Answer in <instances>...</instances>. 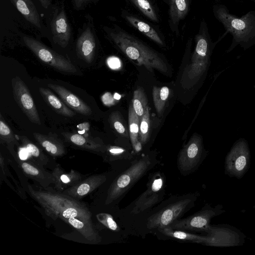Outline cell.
Listing matches in <instances>:
<instances>
[{
	"label": "cell",
	"mask_w": 255,
	"mask_h": 255,
	"mask_svg": "<svg viewBox=\"0 0 255 255\" xmlns=\"http://www.w3.org/2000/svg\"><path fill=\"white\" fill-rule=\"evenodd\" d=\"M164 183L160 173H156L149 180L147 189L135 201L131 213L143 212L157 203L161 199Z\"/></svg>",
	"instance_id": "13"
},
{
	"label": "cell",
	"mask_w": 255,
	"mask_h": 255,
	"mask_svg": "<svg viewBox=\"0 0 255 255\" xmlns=\"http://www.w3.org/2000/svg\"><path fill=\"white\" fill-rule=\"evenodd\" d=\"M107 63L110 68L114 70H118L121 68L122 63L119 58L116 57H111L107 60Z\"/></svg>",
	"instance_id": "39"
},
{
	"label": "cell",
	"mask_w": 255,
	"mask_h": 255,
	"mask_svg": "<svg viewBox=\"0 0 255 255\" xmlns=\"http://www.w3.org/2000/svg\"><path fill=\"white\" fill-rule=\"evenodd\" d=\"M25 46L42 62L55 69L68 74H75L77 69L69 59L57 53L43 43L27 36H23Z\"/></svg>",
	"instance_id": "8"
},
{
	"label": "cell",
	"mask_w": 255,
	"mask_h": 255,
	"mask_svg": "<svg viewBox=\"0 0 255 255\" xmlns=\"http://www.w3.org/2000/svg\"><path fill=\"white\" fill-rule=\"evenodd\" d=\"M145 16L152 21L158 22V17L149 0H128Z\"/></svg>",
	"instance_id": "33"
},
{
	"label": "cell",
	"mask_w": 255,
	"mask_h": 255,
	"mask_svg": "<svg viewBox=\"0 0 255 255\" xmlns=\"http://www.w3.org/2000/svg\"><path fill=\"white\" fill-rule=\"evenodd\" d=\"M12 157L24 175L36 181L42 188H47L50 184L55 183V178L52 173L30 160H23L19 158L14 149L9 151Z\"/></svg>",
	"instance_id": "14"
},
{
	"label": "cell",
	"mask_w": 255,
	"mask_h": 255,
	"mask_svg": "<svg viewBox=\"0 0 255 255\" xmlns=\"http://www.w3.org/2000/svg\"><path fill=\"white\" fill-rule=\"evenodd\" d=\"M150 115L149 110L147 106L145 112L140 120L139 124V139L142 144H145L149 139L150 135Z\"/></svg>",
	"instance_id": "35"
},
{
	"label": "cell",
	"mask_w": 255,
	"mask_h": 255,
	"mask_svg": "<svg viewBox=\"0 0 255 255\" xmlns=\"http://www.w3.org/2000/svg\"><path fill=\"white\" fill-rule=\"evenodd\" d=\"M47 86L54 91L66 105L76 112L84 116H90L92 113L88 105L65 87L52 83L48 84Z\"/></svg>",
	"instance_id": "18"
},
{
	"label": "cell",
	"mask_w": 255,
	"mask_h": 255,
	"mask_svg": "<svg viewBox=\"0 0 255 255\" xmlns=\"http://www.w3.org/2000/svg\"><path fill=\"white\" fill-rule=\"evenodd\" d=\"M204 156L203 137L195 133L181 150L178 165L182 172L193 170L200 163Z\"/></svg>",
	"instance_id": "11"
},
{
	"label": "cell",
	"mask_w": 255,
	"mask_h": 255,
	"mask_svg": "<svg viewBox=\"0 0 255 255\" xmlns=\"http://www.w3.org/2000/svg\"><path fill=\"white\" fill-rule=\"evenodd\" d=\"M169 22L173 32L178 34V25L188 13L190 7V0H168Z\"/></svg>",
	"instance_id": "21"
},
{
	"label": "cell",
	"mask_w": 255,
	"mask_h": 255,
	"mask_svg": "<svg viewBox=\"0 0 255 255\" xmlns=\"http://www.w3.org/2000/svg\"><path fill=\"white\" fill-rule=\"evenodd\" d=\"M24 148L27 151L32 161L44 167L48 163L49 159L42 150L25 135L18 136Z\"/></svg>",
	"instance_id": "26"
},
{
	"label": "cell",
	"mask_w": 255,
	"mask_h": 255,
	"mask_svg": "<svg viewBox=\"0 0 255 255\" xmlns=\"http://www.w3.org/2000/svg\"><path fill=\"white\" fill-rule=\"evenodd\" d=\"M112 128L121 135L128 138V132L122 114L118 111L113 112L109 118Z\"/></svg>",
	"instance_id": "34"
},
{
	"label": "cell",
	"mask_w": 255,
	"mask_h": 255,
	"mask_svg": "<svg viewBox=\"0 0 255 255\" xmlns=\"http://www.w3.org/2000/svg\"><path fill=\"white\" fill-rule=\"evenodd\" d=\"M92 24L88 22L84 26L76 42L78 57L88 63L93 61L96 50V37Z\"/></svg>",
	"instance_id": "16"
},
{
	"label": "cell",
	"mask_w": 255,
	"mask_h": 255,
	"mask_svg": "<svg viewBox=\"0 0 255 255\" xmlns=\"http://www.w3.org/2000/svg\"><path fill=\"white\" fill-rule=\"evenodd\" d=\"M100 0H71L74 8L78 10L84 9L89 4L96 3Z\"/></svg>",
	"instance_id": "38"
},
{
	"label": "cell",
	"mask_w": 255,
	"mask_h": 255,
	"mask_svg": "<svg viewBox=\"0 0 255 255\" xmlns=\"http://www.w3.org/2000/svg\"><path fill=\"white\" fill-rule=\"evenodd\" d=\"M97 220L104 226L114 231H118L120 228L112 215L107 213H100L96 215Z\"/></svg>",
	"instance_id": "37"
},
{
	"label": "cell",
	"mask_w": 255,
	"mask_h": 255,
	"mask_svg": "<svg viewBox=\"0 0 255 255\" xmlns=\"http://www.w3.org/2000/svg\"><path fill=\"white\" fill-rule=\"evenodd\" d=\"M169 95V89L167 87L154 86L153 87L152 97L154 107L158 115L160 117L163 115Z\"/></svg>",
	"instance_id": "28"
},
{
	"label": "cell",
	"mask_w": 255,
	"mask_h": 255,
	"mask_svg": "<svg viewBox=\"0 0 255 255\" xmlns=\"http://www.w3.org/2000/svg\"><path fill=\"white\" fill-rule=\"evenodd\" d=\"M43 7L47 8L50 4L49 0H39Z\"/></svg>",
	"instance_id": "41"
},
{
	"label": "cell",
	"mask_w": 255,
	"mask_h": 255,
	"mask_svg": "<svg viewBox=\"0 0 255 255\" xmlns=\"http://www.w3.org/2000/svg\"><path fill=\"white\" fill-rule=\"evenodd\" d=\"M225 36L223 34L216 42H213L209 33L206 22L203 20L198 33L195 36V47L190 63L185 68L182 82L190 83L191 87L203 81L207 74L213 51L216 44Z\"/></svg>",
	"instance_id": "4"
},
{
	"label": "cell",
	"mask_w": 255,
	"mask_h": 255,
	"mask_svg": "<svg viewBox=\"0 0 255 255\" xmlns=\"http://www.w3.org/2000/svg\"><path fill=\"white\" fill-rule=\"evenodd\" d=\"M0 165L1 180H3L6 184L14 191H17L18 194L22 196L23 194H22L20 187L16 180L14 178L9 170L7 166V163L1 153H0Z\"/></svg>",
	"instance_id": "32"
},
{
	"label": "cell",
	"mask_w": 255,
	"mask_h": 255,
	"mask_svg": "<svg viewBox=\"0 0 255 255\" xmlns=\"http://www.w3.org/2000/svg\"><path fill=\"white\" fill-rule=\"evenodd\" d=\"M215 17L223 25L226 32L232 36L228 53L237 46L246 50L255 45V10H250L241 17L232 14L223 4L214 5Z\"/></svg>",
	"instance_id": "3"
},
{
	"label": "cell",
	"mask_w": 255,
	"mask_h": 255,
	"mask_svg": "<svg viewBox=\"0 0 255 255\" xmlns=\"http://www.w3.org/2000/svg\"><path fill=\"white\" fill-rule=\"evenodd\" d=\"M50 28L54 42L63 48L66 47L71 38V28L64 5L55 12L50 21Z\"/></svg>",
	"instance_id": "15"
},
{
	"label": "cell",
	"mask_w": 255,
	"mask_h": 255,
	"mask_svg": "<svg viewBox=\"0 0 255 255\" xmlns=\"http://www.w3.org/2000/svg\"><path fill=\"white\" fill-rule=\"evenodd\" d=\"M152 161L148 155L141 157L131 164L113 182L108 191L106 205L112 203L125 194L149 169Z\"/></svg>",
	"instance_id": "5"
},
{
	"label": "cell",
	"mask_w": 255,
	"mask_h": 255,
	"mask_svg": "<svg viewBox=\"0 0 255 255\" xmlns=\"http://www.w3.org/2000/svg\"><path fill=\"white\" fill-rule=\"evenodd\" d=\"M27 192L47 216L53 219L60 218L93 244L101 242V238L94 227L92 213L86 204L48 188L35 189L29 183L27 184Z\"/></svg>",
	"instance_id": "1"
},
{
	"label": "cell",
	"mask_w": 255,
	"mask_h": 255,
	"mask_svg": "<svg viewBox=\"0 0 255 255\" xmlns=\"http://www.w3.org/2000/svg\"><path fill=\"white\" fill-rule=\"evenodd\" d=\"M106 180L107 177L104 174H94L66 189L62 193L79 200L94 191Z\"/></svg>",
	"instance_id": "17"
},
{
	"label": "cell",
	"mask_w": 255,
	"mask_h": 255,
	"mask_svg": "<svg viewBox=\"0 0 255 255\" xmlns=\"http://www.w3.org/2000/svg\"><path fill=\"white\" fill-rule=\"evenodd\" d=\"M103 29L111 42L135 64L151 72L156 70L164 74L168 73V66L161 55L138 39L116 24Z\"/></svg>",
	"instance_id": "2"
},
{
	"label": "cell",
	"mask_w": 255,
	"mask_h": 255,
	"mask_svg": "<svg viewBox=\"0 0 255 255\" xmlns=\"http://www.w3.org/2000/svg\"><path fill=\"white\" fill-rule=\"evenodd\" d=\"M62 135L67 142L81 148L97 152H105L106 146L102 142L78 133L64 132Z\"/></svg>",
	"instance_id": "23"
},
{
	"label": "cell",
	"mask_w": 255,
	"mask_h": 255,
	"mask_svg": "<svg viewBox=\"0 0 255 255\" xmlns=\"http://www.w3.org/2000/svg\"><path fill=\"white\" fill-rule=\"evenodd\" d=\"M39 91L45 102L58 114L68 117H72L76 115L49 89L40 87Z\"/></svg>",
	"instance_id": "25"
},
{
	"label": "cell",
	"mask_w": 255,
	"mask_h": 255,
	"mask_svg": "<svg viewBox=\"0 0 255 255\" xmlns=\"http://www.w3.org/2000/svg\"><path fill=\"white\" fill-rule=\"evenodd\" d=\"M52 173L55 178V188L60 192L77 184L86 176L73 169L69 172H65L59 164L57 165Z\"/></svg>",
	"instance_id": "19"
},
{
	"label": "cell",
	"mask_w": 255,
	"mask_h": 255,
	"mask_svg": "<svg viewBox=\"0 0 255 255\" xmlns=\"http://www.w3.org/2000/svg\"><path fill=\"white\" fill-rule=\"evenodd\" d=\"M164 235L179 240L190 241L203 244L205 236L189 233L183 230L173 229L170 227H165L158 229Z\"/></svg>",
	"instance_id": "27"
},
{
	"label": "cell",
	"mask_w": 255,
	"mask_h": 255,
	"mask_svg": "<svg viewBox=\"0 0 255 255\" xmlns=\"http://www.w3.org/2000/svg\"><path fill=\"white\" fill-rule=\"evenodd\" d=\"M11 85L14 99L19 107L31 122L40 125L36 105L25 83L16 76L11 80Z\"/></svg>",
	"instance_id": "12"
},
{
	"label": "cell",
	"mask_w": 255,
	"mask_h": 255,
	"mask_svg": "<svg viewBox=\"0 0 255 255\" xmlns=\"http://www.w3.org/2000/svg\"><path fill=\"white\" fill-rule=\"evenodd\" d=\"M128 121L129 138L133 147L138 141L140 119L134 111L132 103L129 106Z\"/></svg>",
	"instance_id": "30"
},
{
	"label": "cell",
	"mask_w": 255,
	"mask_h": 255,
	"mask_svg": "<svg viewBox=\"0 0 255 255\" xmlns=\"http://www.w3.org/2000/svg\"><path fill=\"white\" fill-rule=\"evenodd\" d=\"M108 160L113 161L125 158L126 150L122 147L116 146H106V151Z\"/></svg>",
	"instance_id": "36"
},
{
	"label": "cell",
	"mask_w": 255,
	"mask_h": 255,
	"mask_svg": "<svg viewBox=\"0 0 255 255\" xmlns=\"http://www.w3.org/2000/svg\"><path fill=\"white\" fill-rule=\"evenodd\" d=\"M251 157L248 141L240 138L234 143L225 157V174L230 177L241 179L249 170Z\"/></svg>",
	"instance_id": "6"
},
{
	"label": "cell",
	"mask_w": 255,
	"mask_h": 255,
	"mask_svg": "<svg viewBox=\"0 0 255 255\" xmlns=\"http://www.w3.org/2000/svg\"><path fill=\"white\" fill-rule=\"evenodd\" d=\"M24 18L35 27H41V19L32 0H10Z\"/></svg>",
	"instance_id": "24"
},
{
	"label": "cell",
	"mask_w": 255,
	"mask_h": 255,
	"mask_svg": "<svg viewBox=\"0 0 255 255\" xmlns=\"http://www.w3.org/2000/svg\"><path fill=\"white\" fill-rule=\"evenodd\" d=\"M203 245L210 247L226 248L243 246L247 236L241 230L226 224L210 225L205 232Z\"/></svg>",
	"instance_id": "7"
},
{
	"label": "cell",
	"mask_w": 255,
	"mask_h": 255,
	"mask_svg": "<svg viewBox=\"0 0 255 255\" xmlns=\"http://www.w3.org/2000/svg\"><path fill=\"white\" fill-rule=\"evenodd\" d=\"M14 134L12 130L5 122L2 115H0V142L5 143L8 150L14 149L15 145H18L19 136Z\"/></svg>",
	"instance_id": "29"
},
{
	"label": "cell",
	"mask_w": 255,
	"mask_h": 255,
	"mask_svg": "<svg viewBox=\"0 0 255 255\" xmlns=\"http://www.w3.org/2000/svg\"><path fill=\"white\" fill-rule=\"evenodd\" d=\"M132 104L134 111L140 120L147 107V97L142 88L138 87L134 91Z\"/></svg>",
	"instance_id": "31"
},
{
	"label": "cell",
	"mask_w": 255,
	"mask_h": 255,
	"mask_svg": "<svg viewBox=\"0 0 255 255\" xmlns=\"http://www.w3.org/2000/svg\"><path fill=\"white\" fill-rule=\"evenodd\" d=\"M133 148L136 152H138L140 151L142 149V143L139 140L137 141L134 146L133 147Z\"/></svg>",
	"instance_id": "40"
},
{
	"label": "cell",
	"mask_w": 255,
	"mask_h": 255,
	"mask_svg": "<svg viewBox=\"0 0 255 255\" xmlns=\"http://www.w3.org/2000/svg\"><path fill=\"white\" fill-rule=\"evenodd\" d=\"M225 212L222 204L212 207L207 204L200 211L185 219L175 220L168 227L175 230L205 233L211 225L212 219Z\"/></svg>",
	"instance_id": "9"
},
{
	"label": "cell",
	"mask_w": 255,
	"mask_h": 255,
	"mask_svg": "<svg viewBox=\"0 0 255 255\" xmlns=\"http://www.w3.org/2000/svg\"></svg>",
	"instance_id": "42"
},
{
	"label": "cell",
	"mask_w": 255,
	"mask_h": 255,
	"mask_svg": "<svg viewBox=\"0 0 255 255\" xmlns=\"http://www.w3.org/2000/svg\"><path fill=\"white\" fill-rule=\"evenodd\" d=\"M33 135L39 144L50 156L54 157L63 156L66 150L63 141L56 134H43L34 132Z\"/></svg>",
	"instance_id": "20"
},
{
	"label": "cell",
	"mask_w": 255,
	"mask_h": 255,
	"mask_svg": "<svg viewBox=\"0 0 255 255\" xmlns=\"http://www.w3.org/2000/svg\"><path fill=\"white\" fill-rule=\"evenodd\" d=\"M122 16L149 39L161 46H164L165 43L159 32L151 25L126 11L122 12Z\"/></svg>",
	"instance_id": "22"
},
{
	"label": "cell",
	"mask_w": 255,
	"mask_h": 255,
	"mask_svg": "<svg viewBox=\"0 0 255 255\" xmlns=\"http://www.w3.org/2000/svg\"><path fill=\"white\" fill-rule=\"evenodd\" d=\"M196 199L192 195L167 205L147 218V227L158 229L169 227L193 206Z\"/></svg>",
	"instance_id": "10"
}]
</instances>
